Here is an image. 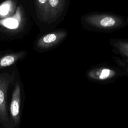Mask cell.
Segmentation results:
<instances>
[{"label":"cell","instance_id":"6da1fadb","mask_svg":"<svg viewBox=\"0 0 128 128\" xmlns=\"http://www.w3.org/2000/svg\"><path fill=\"white\" fill-rule=\"evenodd\" d=\"M82 23L88 29L99 31L116 30L128 23L125 18L108 14H90L82 18Z\"/></svg>","mask_w":128,"mask_h":128},{"label":"cell","instance_id":"7a4b0ae2","mask_svg":"<svg viewBox=\"0 0 128 128\" xmlns=\"http://www.w3.org/2000/svg\"><path fill=\"white\" fill-rule=\"evenodd\" d=\"M13 80L14 78L8 74L0 75V122L4 126L8 121L6 110L7 90Z\"/></svg>","mask_w":128,"mask_h":128},{"label":"cell","instance_id":"3957f363","mask_svg":"<svg viewBox=\"0 0 128 128\" xmlns=\"http://www.w3.org/2000/svg\"><path fill=\"white\" fill-rule=\"evenodd\" d=\"M69 0H48L46 23L52 24L64 17Z\"/></svg>","mask_w":128,"mask_h":128},{"label":"cell","instance_id":"277c9868","mask_svg":"<svg viewBox=\"0 0 128 128\" xmlns=\"http://www.w3.org/2000/svg\"><path fill=\"white\" fill-rule=\"evenodd\" d=\"M67 35L68 32L63 30L48 33L38 39L36 43V46L42 50L50 48L61 42Z\"/></svg>","mask_w":128,"mask_h":128},{"label":"cell","instance_id":"5b68a950","mask_svg":"<svg viewBox=\"0 0 128 128\" xmlns=\"http://www.w3.org/2000/svg\"><path fill=\"white\" fill-rule=\"evenodd\" d=\"M20 87L18 82L14 86L10 106V112L12 121L15 126L20 122Z\"/></svg>","mask_w":128,"mask_h":128},{"label":"cell","instance_id":"8992f818","mask_svg":"<svg viewBox=\"0 0 128 128\" xmlns=\"http://www.w3.org/2000/svg\"><path fill=\"white\" fill-rule=\"evenodd\" d=\"M25 54V52L22 51L2 56L0 58V69L12 65L18 60L22 58Z\"/></svg>","mask_w":128,"mask_h":128},{"label":"cell","instance_id":"52a82bcc","mask_svg":"<svg viewBox=\"0 0 128 128\" xmlns=\"http://www.w3.org/2000/svg\"><path fill=\"white\" fill-rule=\"evenodd\" d=\"M48 0H36V9L38 19L46 22Z\"/></svg>","mask_w":128,"mask_h":128},{"label":"cell","instance_id":"ba28073f","mask_svg":"<svg viewBox=\"0 0 128 128\" xmlns=\"http://www.w3.org/2000/svg\"><path fill=\"white\" fill-rule=\"evenodd\" d=\"M111 44L120 54L128 60V42L113 40L111 42Z\"/></svg>","mask_w":128,"mask_h":128},{"label":"cell","instance_id":"9c48e42d","mask_svg":"<svg viewBox=\"0 0 128 128\" xmlns=\"http://www.w3.org/2000/svg\"><path fill=\"white\" fill-rule=\"evenodd\" d=\"M90 74L91 75L94 76V77H96L99 80H103L113 76L116 72L108 68H100L91 72Z\"/></svg>","mask_w":128,"mask_h":128},{"label":"cell","instance_id":"30bf717a","mask_svg":"<svg viewBox=\"0 0 128 128\" xmlns=\"http://www.w3.org/2000/svg\"><path fill=\"white\" fill-rule=\"evenodd\" d=\"M5 25L10 28H14L18 25V22L14 18H10L5 20Z\"/></svg>","mask_w":128,"mask_h":128}]
</instances>
